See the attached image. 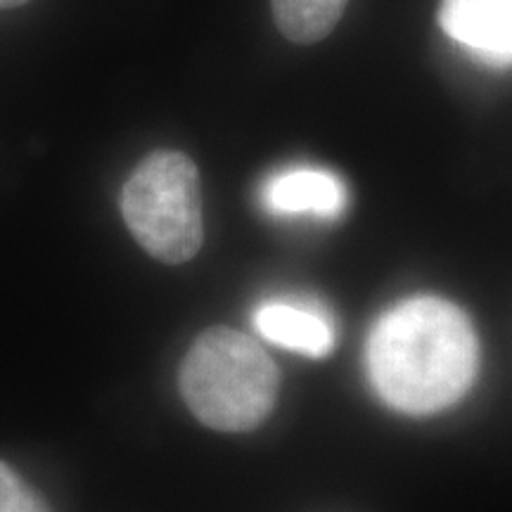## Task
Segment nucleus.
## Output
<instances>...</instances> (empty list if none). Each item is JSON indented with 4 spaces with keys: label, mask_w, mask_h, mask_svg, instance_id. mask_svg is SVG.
Segmentation results:
<instances>
[{
    "label": "nucleus",
    "mask_w": 512,
    "mask_h": 512,
    "mask_svg": "<svg viewBox=\"0 0 512 512\" xmlns=\"http://www.w3.org/2000/svg\"><path fill=\"white\" fill-rule=\"evenodd\" d=\"M380 399L406 415L456 406L475 384L479 342L467 313L448 299L420 294L384 311L366 347Z\"/></svg>",
    "instance_id": "1"
},
{
    "label": "nucleus",
    "mask_w": 512,
    "mask_h": 512,
    "mask_svg": "<svg viewBox=\"0 0 512 512\" xmlns=\"http://www.w3.org/2000/svg\"><path fill=\"white\" fill-rule=\"evenodd\" d=\"M190 413L216 432H252L273 413L280 370L245 332L216 325L192 342L178 370Z\"/></svg>",
    "instance_id": "2"
},
{
    "label": "nucleus",
    "mask_w": 512,
    "mask_h": 512,
    "mask_svg": "<svg viewBox=\"0 0 512 512\" xmlns=\"http://www.w3.org/2000/svg\"><path fill=\"white\" fill-rule=\"evenodd\" d=\"M121 216L147 254L185 264L202 249L200 171L188 155L157 150L140 162L121 190Z\"/></svg>",
    "instance_id": "3"
},
{
    "label": "nucleus",
    "mask_w": 512,
    "mask_h": 512,
    "mask_svg": "<svg viewBox=\"0 0 512 512\" xmlns=\"http://www.w3.org/2000/svg\"><path fill=\"white\" fill-rule=\"evenodd\" d=\"M439 27L489 67H512V0H441Z\"/></svg>",
    "instance_id": "4"
},
{
    "label": "nucleus",
    "mask_w": 512,
    "mask_h": 512,
    "mask_svg": "<svg viewBox=\"0 0 512 512\" xmlns=\"http://www.w3.org/2000/svg\"><path fill=\"white\" fill-rule=\"evenodd\" d=\"M268 211L280 216H316L339 219L347 209L349 192L342 178L316 166H294L278 171L264 185Z\"/></svg>",
    "instance_id": "5"
},
{
    "label": "nucleus",
    "mask_w": 512,
    "mask_h": 512,
    "mask_svg": "<svg viewBox=\"0 0 512 512\" xmlns=\"http://www.w3.org/2000/svg\"><path fill=\"white\" fill-rule=\"evenodd\" d=\"M261 337L302 356L325 358L335 349V328L323 311L292 302H266L254 311Z\"/></svg>",
    "instance_id": "6"
},
{
    "label": "nucleus",
    "mask_w": 512,
    "mask_h": 512,
    "mask_svg": "<svg viewBox=\"0 0 512 512\" xmlns=\"http://www.w3.org/2000/svg\"><path fill=\"white\" fill-rule=\"evenodd\" d=\"M280 34L299 46L330 36L347 8V0H271Z\"/></svg>",
    "instance_id": "7"
},
{
    "label": "nucleus",
    "mask_w": 512,
    "mask_h": 512,
    "mask_svg": "<svg viewBox=\"0 0 512 512\" xmlns=\"http://www.w3.org/2000/svg\"><path fill=\"white\" fill-rule=\"evenodd\" d=\"M0 512H53L19 472L0 460Z\"/></svg>",
    "instance_id": "8"
},
{
    "label": "nucleus",
    "mask_w": 512,
    "mask_h": 512,
    "mask_svg": "<svg viewBox=\"0 0 512 512\" xmlns=\"http://www.w3.org/2000/svg\"><path fill=\"white\" fill-rule=\"evenodd\" d=\"M29 3V0H0V10H10V8H19V5Z\"/></svg>",
    "instance_id": "9"
}]
</instances>
